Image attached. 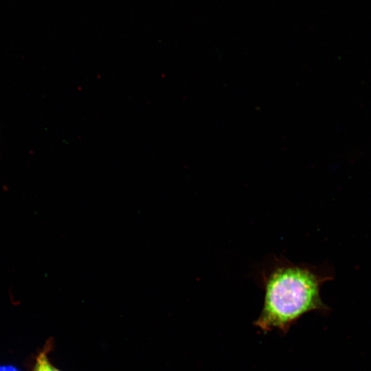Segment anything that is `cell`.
Returning <instances> with one entry per match:
<instances>
[{
    "mask_svg": "<svg viewBox=\"0 0 371 371\" xmlns=\"http://www.w3.org/2000/svg\"><path fill=\"white\" fill-rule=\"evenodd\" d=\"M333 278L329 267L296 263L282 255L267 256L257 271V282L264 290L265 297L254 324L264 332L278 329L286 333L304 314L327 311L320 289Z\"/></svg>",
    "mask_w": 371,
    "mask_h": 371,
    "instance_id": "obj_1",
    "label": "cell"
},
{
    "mask_svg": "<svg viewBox=\"0 0 371 371\" xmlns=\"http://www.w3.org/2000/svg\"><path fill=\"white\" fill-rule=\"evenodd\" d=\"M33 371H60L55 368L49 361L46 351L39 354Z\"/></svg>",
    "mask_w": 371,
    "mask_h": 371,
    "instance_id": "obj_2",
    "label": "cell"
},
{
    "mask_svg": "<svg viewBox=\"0 0 371 371\" xmlns=\"http://www.w3.org/2000/svg\"><path fill=\"white\" fill-rule=\"evenodd\" d=\"M0 371H19L12 366H0Z\"/></svg>",
    "mask_w": 371,
    "mask_h": 371,
    "instance_id": "obj_3",
    "label": "cell"
}]
</instances>
